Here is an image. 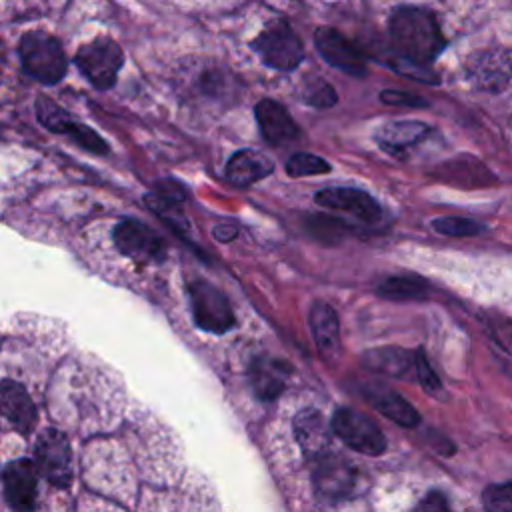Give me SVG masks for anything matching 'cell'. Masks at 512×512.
Instances as JSON below:
<instances>
[{"label":"cell","instance_id":"44dd1931","mask_svg":"<svg viewBox=\"0 0 512 512\" xmlns=\"http://www.w3.org/2000/svg\"><path fill=\"white\" fill-rule=\"evenodd\" d=\"M366 396L378 412H382L384 416H388L392 422L400 426L414 428L420 422L416 408L410 402H406L398 392L386 386H368Z\"/></svg>","mask_w":512,"mask_h":512},{"label":"cell","instance_id":"9a60e30c","mask_svg":"<svg viewBox=\"0 0 512 512\" xmlns=\"http://www.w3.org/2000/svg\"><path fill=\"white\" fill-rule=\"evenodd\" d=\"M294 436L310 460L330 452V430L318 410L308 408L296 416Z\"/></svg>","mask_w":512,"mask_h":512},{"label":"cell","instance_id":"d4e9b609","mask_svg":"<svg viewBox=\"0 0 512 512\" xmlns=\"http://www.w3.org/2000/svg\"><path fill=\"white\" fill-rule=\"evenodd\" d=\"M378 294L390 300H418L428 294V282L414 274L388 276L378 284Z\"/></svg>","mask_w":512,"mask_h":512},{"label":"cell","instance_id":"cb8c5ba5","mask_svg":"<svg viewBox=\"0 0 512 512\" xmlns=\"http://www.w3.org/2000/svg\"><path fill=\"white\" fill-rule=\"evenodd\" d=\"M184 200H186V188L180 182L170 178L156 182V186L144 196L146 206L152 212L160 214L162 218H166V214L176 212Z\"/></svg>","mask_w":512,"mask_h":512},{"label":"cell","instance_id":"d6a6232c","mask_svg":"<svg viewBox=\"0 0 512 512\" xmlns=\"http://www.w3.org/2000/svg\"><path fill=\"white\" fill-rule=\"evenodd\" d=\"M236 234H238V230H236L234 226H228V224L214 228V238H216L218 242H230V240L236 238Z\"/></svg>","mask_w":512,"mask_h":512},{"label":"cell","instance_id":"ffe728a7","mask_svg":"<svg viewBox=\"0 0 512 512\" xmlns=\"http://www.w3.org/2000/svg\"><path fill=\"white\" fill-rule=\"evenodd\" d=\"M288 368L272 358H256L248 368V382L260 400H274L286 382Z\"/></svg>","mask_w":512,"mask_h":512},{"label":"cell","instance_id":"4dcf8cb0","mask_svg":"<svg viewBox=\"0 0 512 512\" xmlns=\"http://www.w3.org/2000/svg\"><path fill=\"white\" fill-rule=\"evenodd\" d=\"M380 100L388 106H414V108L426 106L424 98L404 92V90H384V92H380Z\"/></svg>","mask_w":512,"mask_h":512},{"label":"cell","instance_id":"1f68e13d","mask_svg":"<svg viewBox=\"0 0 512 512\" xmlns=\"http://www.w3.org/2000/svg\"><path fill=\"white\" fill-rule=\"evenodd\" d=\"M414 512H450V506H448V502H446V498H444L442 492L432 490V492H428V494L416 504Z\"/></svg>","mask_w":512,"mask_h":512},{"label":"cell","instance_id":"ac0fdd59","mask_svg":"<svg viewBox=\"0 0 512 512\" xmlns=\"http://www.w3.org/2000/svg\"><path fill=\"white\" fill-rule=\"evenodd\" d=\"M428 132H430V128L424 122L394 120V122H388V124L380 126L374 134V140L378 142V146L382 150H386L388 154L398 156L400 152H404L410 146L424 140Z\"/></svg>","mask_w":512,"mask_h":512},{"label":"cell","instance_id":"4316f807","mask_svg":"<svg viewBox=\"0 0 512 512\" xmlns=\"http://www.w3.org/2000/svg\"><path fill=\"white\" fill-rule=\"evenodd\" d=\"M432 228L442 234V236H476L482 234L486 230L484 224L472 220V218H464V216H442L432 220Z\"/></svg>","mask_w":512,"mask_h":512},{"label":"cell","instance_id":"7402d4cb","mask_svg":"<svg viewBox=\"0 0 512 512\" xmlns=\"http://www.w3.org/2000/svg\"><path fill=\"white\" fill-rule=\"evenodd\" d=\"M510 74V60L500 52H484L476 56L470 66V78L486 90H500L508 82Z\"/></svg>","mask_w":512,"mask_h":512},{"label":"cell","instance_id":"7c38bea8","mask_svg":"<svg viewBox=\"0 0 512 512\" xmlns=\"http://www.w3.org/2000/svg\"><path fill=\"white\" fill-rule=\"evenodd\" d=\"M314 44L318 48V52L322 54V58L342 70L348 76H364L366 74V58L360 52V48L348 40L346 36H342L338 30L322 26L314 32Z\"/></svg>","mask_w":512,"mask_h":512},{"label":"cell","instance_id":"3957f363","mask_svg":"<svg viewBox=\"0 0 512 512\" xmlns=\"http://www.w3.org/2000/svg\"><path fill=\"white\" fill-rule=\"evenodd\" d=\"M260 60L274 70H294L304 60V46L286 20H272L252 42Z\"/></svg>","mask_w":512,"mask_h":512},{"label":"cell","instance_id":"f546056e","mask_svg":"<svg viewBox=\"0 0 512 512\" xmlns=\"http://www.w3.org/2000/svg\"><path fill=\"white\" fill-rule=\"evenodd\" d=\"M416 378H418L420 386H422L428 394H438L440 388H442L438 376H436L434 370L430 368V364H428V360H426V356H424L422 350L416 352Z\"/></svg>","mask_w":512,"mask_h":512},{"label":"cell","instance_id":"603a6c76","mask_svg":"<svg viewBox=\"0 0 512 512\" xmlns=\"http://www.w3.org/2000/svg\"><path fill=\"white\" fill-rule=\"evenodd\" d=\"M364 364L370 370L396 376V378H406L408 370L416 372V352L408 354L406 350H400V348L370 350L368 354H364Z\"/></svg>","mask_w":512,"mask_h":512},{"label":"cell","instance_id":"30bf717a","mask_svg":"<svg viewBox=\"0 0 512 512\" xmlns=\"http://www.w3.org/2000/svg\"><path fill=\"white\" fill-rule=\"evenodd\" d=\"M112 240L124 256L136 262H162L166 258V242L136 218L120 220L112 230Z\"/></svg>","mask_w":512,"mask_h":512},{"label":"cell","instance_id":"4fadbf2b","mask_svg":"<svg viewBox=\"0 0 512 512\" xmlns=\"http://www.w3.org/2000/svg\"><path fill=\"white\" fill-rule=\"evenodd\" d=\"M314 200L318 206L352 214L362 222H378L382 218L380 204L368 192L358 188H324L316 192Z\"/></svg>","mask_w":512,"mask_h":512},{"label":"cell","instance_id":"52a82bcc","mask_svg":"<svg viewBox=\"0 0 512 512\" xmlns=\"http://www.w3.org/2000/svg\"><path fill=\"white\" fill-rule=\"evenodd\" d=\"M34 460L40 474L56 488H66L72 480V450L68 438L54 428L40 432L34 446Z\"/></svg>","mask_w":512,"mask_h":512},{"label":"cell","instance_id":"5b68a950","mask_svg":"<svg viewBox=\"0 0 512 512\" xmlns=\"http://www.w3.org/2000/svg\"><path fill=\"white\" fill-rule=\"evenodd\" d=\"M192 318L196 326L204 332L224 334L234 328L236 318L226 300V296L206 280H194L188 286Z\"/></svg>","mask_w":512,"mask_h":512},{"label":"cell","instance_id":"484cf974","mask_svg":"<svg viewBox=\"0 0 512 512\" xmlns=\"http://www.w3.org/2000/svg\"><path fill=\"white\" fill-rule=\"evenodd\" d=\"M332 168L330 164L310 152H298L292 154L286 162V174L292 178H302V176H314V174H328Z\"/></svg>","mask_w":512,"mask_h":512},{"label":"cell","instance_id":"83f0119b","mask_svg":"<svg viewBox=\"0 0 512 512\" xmlns=\"http://www.w3.org/2000/svg\"><path fill=\"white\" fill-rule=\"evenodd\" d=\"M302 96H304V100H306L310 106H314V108H330V106H334L336 100H338V96H336V92L332 90V86H330L326 80L318 78V76H308V78L304 80V84H302Z\"/></svg>","mask_w":512,"mask_h":512},{"label":"cell","instance_id":"e0dca14e","mask_svg":"<svg viewBox=\"0 0 512 512\" xmlns=\"http://www.w3.org/2000/svg\"><path fill=\"white\" fill-rule=\"evenodd\" d=\"M2 414L20 434H28L36 424V406L26 388L18 382H2Z\"/></svg>","mask_w":512,"mask_h":512},{"label":"cell","instance_id":"8fae6325","mask_svg":"<svg viewBox=\"0 0 512 512\" xmlns=\"http://www.w3.org/2000/svg\"><path fill=\"white\" fill-rule=\"evenodd\" d=\"M38 466L28 458L12 460L2 470L4 500L12 512H32L38 494Z\"/></svg>","mask_w":512,"mask_h":512},{"label":"cell","instance_id":"6da1fadb","mask_svg":"<svg viewBox=\"0 0 512 512\" xmlns=\"http://www.w3.org/2000/svg\"><path fill=\"white\" fill-rule=\"evenodd\" d=\"M388 32L396 58L422 68H428L446 46L436 16L420 6L394 8Z\"/></svg>","mask_w":512,"mask_h":512},{"label":"cell","instance_id":"8992f818","mask_svg":"<svg viewBox=\"0 0 512 512\" xmlns=\"http://www.w3.org/2000/svg\"><path fill=\"white\" fill-rule=\"evenodd\" d=\"M332 432L356 452L378 456L386 450V438L378 424L352 408H338L332 416Z\"/></svg>","mask_w":512,"mask_h":512},{"label":"cell","instance_id":"d6986e66","mask_svg":"<svg viewBox=\"0 0 512 512\" xmlns=\"http://www.w3.org/2000/svg\"><path fill=\"white\" fill-rule=\"evenodd\" d=\"M310 330L318 350L326 358H334L340 352V328L338 316L326 302H314L310 308Z\"/></svg>","mask_w":512,"mask_h":512},{"label":"cell","instance_id":"ba28073f","mask_svg":"<svg viewBox=\"0 0 512 512\" xmlns=\"http://www.w3.org/2000/svg\"><path fill=\"white\" fill-rule=\"evenodd\" d=\"M312 462V484L318 496L326 500H344L350 498L358 484V474L348 460L334 454L332 450L316 456Z\"/></svg>","mask_w":512,"mask_h":512},{"label":"cell","instance_id":"9c48e42d","mask_svg":"<svg viewBox=\"0 0 512 512\" xmlns=\"http://www.w3.org/2000/svg\"><path fill=\"white\" fill-rule=\"evenodd\" d=\"M36 118L46 130L54 134H68L76 144H80L84 150L92 154H108L110 150L108 142L96 130L74 122V118L64 108H60L52 98H36Z\"/></svg>","mask_w":512,"mask_h":512},{"label":"cell","instance_id":"f1b7e54d","mask_svg":"<svg viewBox=\"0 0 512 512\" xmlns=\"http://www.w3.org/2000/svg\"><path fill=\"white\" fill-rule=\"evenodd\" d=\"M482 506L486 512H512V482L486 486Z\"/></svg>","mask_w":512,"mask_h":512},{"label":"cell","instance_id":"7a4b0ae2","mask_svg":"<svg viewBox=\"0 0 512 512\" xmlns=\"http://www.w3.org/2000/svg\"><path fill=\"white\" fill-rule=\"evenodd\" d=\"M22 68L40 84H58L66 76L68 60L62 44L40 30L26 32L18 42Z\"/></svg>","mask_w":512,"mask_h":512},{"label":"cell","instance_id":"2e32d148","mask_svg":"<svg viewBox=\"0 0 512 512\" xmlns=\"http://www.w3.org/2000/svg\"><path fill=\"white\" fill-rule=\"evenodd\" d=\"M274 170V162L258 150L244 148L234 152L226 162V178L234 186H250Z\"/></svg>","mask_w":512,"mask_h":512},{"label":"cell","instance_id":"277c9868","mask_svg":"<svg viewBox=\"0 0 512 512\" xmlns=\"http://www.w3.org/2000/svg\"><path fill=\"white\" fill-rule=\"evenodd\" d=\"M74 62L94 88L108 90L116 84L118 72L124 64V52L116 40L98 36L78 48Z\"/></svg>","mask_w":512,"mask_h":512},{"label":"cell","instance_id":"5bb4252c","mask_svg":"<svg viewBox=\"0 0 512 512\" xmlns=\"http://www.w3.org/2000/svg\"><path fill=\"white\" fill-rule=\"evenodd\" d=\"M254 116H256L260 134L272 146H284L288 142H294L300 136V128L292 120L288 110L272 98H262L254 106Z\"/></svg>","mask_w":512,"mask_h":512}]
</instances>
